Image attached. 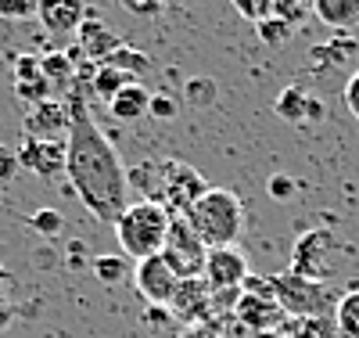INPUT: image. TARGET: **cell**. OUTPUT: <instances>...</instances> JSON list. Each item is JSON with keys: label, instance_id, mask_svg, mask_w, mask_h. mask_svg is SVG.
<instances>
[{"label": "cell", "instance_id": "cell-19", "mask_svg": "<svg viewBox=\"0 0 359 338\" xmlns=\"http://www.w3.org/2000/svg\"><path fill=\"white\" fill-rule=\"evenodd\" d=\"M331 324H334L338 338H359V288H352L338 299Z\"/></svg>", "mask_w": 359, "mask_h": 338}, {"label": "cell", "instance_id": "cell-24", "mask_svg": "<svg viewBox=\"0 0 359 338\" xmlns=\"http://www.w3.org/2000/svg\"><path fill=\"white\" fill-rule=\"evenodd\" d=\"M126 83H133V76H126V72H118V69H111V65H97L94 69V76H90V90L94 94H101L104 98V105L123 90Z\"/></svg>", "mask_w": 359, "mask_h": 338}, {"label": "cell", "instance_id": "cell-44", "mask_svg": "<svg viewBox=\"0 0 359 338\" xmlns=\"http://www.w3.org/2000/svg\"><path fill=\"white\" fill-rule=\"evenodd\" d=\"M4 278H8V273H4V266H0V281H4Z\"/></svg>", "mask_w": 359, "mask_h": 338}, {"label": "cell", "instance_id": "cell-41", "mask_svg": "<svg viewBox=\"0 0 359 338\" xmlns=\"http://www.w3.org/2000/svg\"><path fill=\"white\" fill-rule=\"evenodd\" d=\"M306 119H309V122H323V119H327V105H323L320 98H309V105H306Z\"/></svg>", "mask_w": 359, "mask_h": 338}, {"label": "cell", "instance_id": "cell-32", "mask_svg": "<svg viewBox=\"0 0 359 338\" xmlns=\"http://www.w3.org/2000/svg\"><path fill=\"white\" fill-rule=\"evenodd\" d=\"M266 191H269V198H291L294 195V180L287 176V173H273V176H269L266 180Z\"/></svg>", "mask_w": 359, "mask_h": 338}, {"label": "cell", "instance_id": "cell-39", "mask_svg": "<svg viewBox=\"0 0 359 338\" xmlns=\"http://www.w3.org/2000/svg\"><path fill=\"white\" fill-rule=\"evenodd\" d=\"M345 108L352 112V119L359 122V69L348 76V83H345Z\"/></svg>", "mask_w": 359, "mask_h": 338}, {"label": "cell", "instance_id": "cell-33", "mask_svg": "<svg viewBox=\"0 0 359 338\" xmlns=\"http://www.w3.org/2000/svg\"><path fill=\"white\" fill-rule=\"evenodd\" d=\"M130 15H137V18H155L158 11H162V0H118Z\"/></svg>", "mask_w": 359, "mask_h": 338}, {"label": "cell", "instance_id": "cell-8", "mask_svg": "<svg viewBox=\"0 0 359 338\" xmlns=\"http://www.w3.org/2000/svg\"><path fill=\"white\" fill-rule=\"evenodd\" d=\"M248 273V256L233 245V249H208L201 281L208 285V292H241Z\"/></svg>", "mask_w": 359, "mask_h": 338}, {"label": "cell", "instance_id": "cell-43", "mask_svg": "<svg viewBox=\"0 0 359 338\" xmlns=\"http://www.w3.org/2000/svg\"><path fill=\"white\" fill-rule=\"evenodd\" d=\"M255 338H291L287 331H266V334H255Z\"/></svg>", "mask_w": 359, "mask_h": 338}, {"label": "cell", "instance_id": "cell-9", "mask_svg": "<svg viewBox=\"0 0 359 338\" xmlns=\"http://www.w3.org/2000/svg\"><path fill=\"white\" fill-rule=\"evenodd\" d=\"M133 285L147 306H169L180 288V278L169 270V263L162 256H151V259L133 263Z\"/></svg>", "mask_w": 359, "mask_h": 338}, {"label": "cell", "instance_id": "cell-38", "mask_svg": "<svg viewBox=\"0 0 359 338\" xmlns=\"http://www.w3.org/2000/svg\"><path fill=\"white\" fill-rule=\"evenodd\" d=\"M147 327H155V331H169V327H172V313H169V306H147Z\"/></svg>", "mask_w": 359, "mask_h": 338}, {"label": "cell", "instance_id": "cell-37", "mask_svg": "<svg viewBox=\"0 0 359 338\" xmlns=\"http://www.w3.org/2000/svg\"><path fill=\"white\" fill-rule=\"evenodd\" d=\"M245 295H259V299H273V285H269V278H255V273H248L245 285H241Z\"/></svg>", "mask_w": 359, "mask_h": 338}, {"label": "cell", "instance_id": "cell-2", "mask_svg": "<svg viewBox=\"0 0 359 338\" xmlns=\"http://www.w3.org/2000/svg\"><path fill=\"white\" fill-rule=\"evenodd\" d=\"M184 220L194 227V234L208 249H233L237 238L245 234V205L226 188H208L184 212Z\"/></svg>", "mask_w": 359, "mask_h": 338}, {"label": "cell", "instance_id": "cell-27", "mask_svg": "<svg viewBox=\"0 0 359 338\" xmlns=\"http://www.w3.org/2000/svg\"><path fill=\"white\" fill-rule=\"evenodd\" d=\"M29 227H33L36 234H43V238H57V234L65 230V216L57 209L43 205V209H36L33 216H29Z\"/></svg>", "mask_w": 359, "mask_h": 338}, {"label": "cell", "instance_id": "cell-26", "mask_svg": "<svg viewBox=\"0 0 359 338\" xmlns=\"http://www.w3.org/2000/svg\"><path fill=\"white\" fill-rule=\"evenodd\" d=\"M255 29H259V40L266 44V47H280V44H287L291 40V22L287 18H262V22H255Z\"/></svg>", "mask_w": 359, "mask_h": 338}, {"label": "cell", "instance_id": "cell-20", "mask_svg": "<svg viewBox=\"0 0 359 338\" xmlns=\"http://www.w3.org/2000/svg\"><path fill=\"white\" fill-rule=\"evenodd\" d=\"M306 105H309V94H306L298 83H291V86H284L280 94H277L273 112H277L284 122H306Z\"/></svg>", "mask_w": 359, "mask_h": 338}, {"label": "cell", "instance_id": "cell-35", "mask_svg": "<svg viewBox=\"0 0 359 338\" xmlns=\"http://www.w3.org/2000/svg\"><path fill=\"white\" fill-rule=\"evenodd\" d=\"M15 173H18V159H15V151L0 144V188H4V183H11V180H15Z\"/></svg>", "mask_w": 359, "mask_h": 338}, {"label": "cell", "instance_id": "cell-10", "mask_svg": "<svg viewBox=\"0 0 359 338\" xmlns=\"http://www.w3.org/2000/svg\"><path fill=\"white\" fill-rule=\"evenodd\" d=\"M18 169H29L40 180H54L65 176V141H33L22 137V144L15 148Z\"/></svg>", "mask_w": 359, "mask_h": 338}, {"label": "cell", "instance_id": "cell-30", "mask_svg": "<svg viewBox=\"0 0 359 338\" xmlns=\"http://www.w3.org/2000/svg\"><path fill=\"white\" fill-rule=\"evenodd\" d=\"M36 8H40V0H0V18L22 22V18H33Z\"/></svg>", "mask_w": 359, "mask_h": 338}, {"label": "cell", "instance_id": "cell-16", "mask_svg": "<svg viewBox=\"0 0 359 338\" xmlns=\"http://www.w3.org/2000/svg\"><path fill=\"white\" fill-rule=\"evenodd\" d=\"M147 105H151V90H147L140 79H133L108 101V112H111L115 122H137V119L147 115Z\"/></svg>", "mask_w": 359, "mask_h": 338}, {"label": "cell", "instance_id": "cell-23", "mask_svg": "<svg viewBox=\"0 0 359 338\" xmlns=\"http://www.w3.org/2000/svg\"><path fill=\"white\" fill-rule=\"evenodd\" d=\"M184 98H187L191 108H201L205 112V108H212L219 101V83L208 79V76H191L184 83Z\"/></svg>", "mask_w": 359, "mask_h": 338}, {"label": "cell", "instance_id": "cell-17", "mask_svg": "<svg viewBox=\"0 0 359 338\" xmlns=\"http://www.w3.org/2000/svg\"><path fill=\"white\" fill-rule=\"evenodd\" d=\"M126 183L130 191H137V198L144 202H162V162L144 159L133 169H126Z\"/></svg>", "mask_w": 359, "mask_h": 338}, {"label": "cell", "instance_id": "cell-15", "mask_svg": "<svg viewBox=\"0 0 359 338\" xmlns=\"http://www.w3.org/2000/svg\"><path fill=\"white\" fill-rule=\"evenodd\" d=\"M76 37H79V54L90 58L94 65H101L108 54H115L118 47H123V37H118L115 29H108L104 22H97V18H86Z\"/></svg>", "mask_w": 359, "mask_h": 338}, {"label": "cell", "instance_id": "cell-40", "mask_svg": "<svg viewBox=\"0 0 359 338\" xmlns=\"http://www.w3.org/2000/svg\"><path fill=\"white\" fill-rule=\"evenodd\" d=\"M65 259H69V270H83V266H90L86 245H83V241H72V245H69V252H65Z\"/></svg>", "mask_w": 359, "mask_h": 338}, {"label": "cell", "instance_id": "cell-34", "mask_svg": "<svg viewBox=\"0 0 359 338\" xmlns=\"http://www.w3.org/2000/svg\"><path fill=\"white\" fill-rule=\"evenodd\" d=\"M269 4L273 0H237V11L252 22H262V18H269Z\"/></svg>", "mask_w": 359, "mask_h": 338}, {"label": "cell", "instance_id": "cell-5", "mask_svg": "<svg viewBox=\"0 0 359 338\" xmlns=\"http://www.w3.org/2000/svg\"><path fill=\"white\" fill-rule=\"evenodd\" d=\"M205 256H208V245L194 234V227L184 216H172L169 220V234L162 245V259L169 263V270L176 273L180 281L187 278H201L205 270Z\"/></svg>", "mask_w": 359, "mask_h": 338}, {"label": "cell", "instance_id": "cell-3", "mask_svg": "<svg viewBox=\"0 0 359 338\" xmlns=\"http://www.w3.org/2000/svg\"><path fill=\"white\" fill-rule=\"evenodd\" d=\"M169 220L172 212L162 202H144V198H130V205L123 209V216L115 220V238L118 249L130 263L162 256V245L169 234Z\"/></svg>", "mask_w": 359, "mask_h": 338}, {"label": "cell", "instance_id": "cell-31", "mask_svg": "<svg viewBox=\"0 0 359 338\" xmlns=\"http://www.w3.org/2000/svg\"><path fill=\"white\" fill-rule=\"evenodd\" d=\"M29 79H43L40 58H33V54H18V58H15V83H29Z\"/></svg>", "mask_w": 359, "mask_h": 338}, {"label": "cell", "instance_id": "cell-6", "mask_svg": "<svg viewBox=\"0 0 359 338\" xmlns=\"http://www.w3.org/2000/svg\"><path fill=\"white\" fill-rule=\"evenodd\" d=\"M205 191H208V183L194 166L180 162V159H162V205L172 216H184Z\"/></svg>", "mask_w": 359, "mask_h": 338}, {"label": "cell", "instance_id": "cell-42", "mask_svg": "<svg viewBox=\"0 0 359 338\" xmlns=\"http://www.w3.org/2000/svg\"><path fill=\"white\" fill-rule=\"evenodd\" d=\"M11 320H15V306L4 299V292H0V331L11 327Z\"/></svg>", "mask_w": 359, "mask_h": 338}, {"label": "cell", "instance_id": "cell-18", "mask_svg": "<svg viewBox=\"0 0 359 338\" xmlns=\"http://www.w3.org/2000/svg\"><path fill=\"white\" fill-rule=\"evenodd\" d=\"M313 11L331 29H352L359 22V0H313Z\"/></svg>", "mask_w": 359, "mask_h": 338}, {"label": "cell", "instance_id": "cell-12", "mask_svg": "<svg viewBox=\"0 0 359 338\" xmlns=\"http://www.w3.org/2000/svg\"><path fill=\"white\" fill-rule=\"evenodd\" d=\"M22 130L33 141H65L69 137V105L54 101V98L33 105L22 119Z\"/></svg>", "mask_w": 359, "mask_h": 338}, {"label": "cell", "instance_id": "cell-14", "mask_svg": "<svg viewBox=\"0 0 359 338\" xmlns=\"http://www.w3.org/2000/svg\"><path fill=\"white\" fill-rule=\"evenodd\" d=\"M36 18L50 37H69L79 33V25L86 22V4L83 0H40Z\"/></svg>", "mask_w": 359, "mask_h": 338}, {"label": "cell", "instance_id": "cell-21", "mask_svg": "<svg viewBox=\"0 0 359 338\" xmlns=\"http://www.w3.org/2000/svg\"><path fill=\"white\" fill-rule=\"evenodd\" d=\"M90 270H94V278L104 288H118L130 278V259L126 256H94L90 259Z\"/></svg>", "mask_w": 359, "mask_h": 338}, {"label": "cell", "instance_id": "cell-4", "mask_svg": "<svg viewBox=\"0 0 359 338\" xmlns=\"http://www.w3.org/2000/svg\"><path fill=\"white\" fill-rule=\"evenodd\" d=\"M273 285V299L277 306L291 317V320H331L334 317V292L327 288V281H313V278H298V273L284 270L277 278H269Z\"/></svg>", "mask_w": 359, "mask_h": 338}, {"label": "cell", "instance_id": "cell-22", "mask_svg": "<svg viewBox=\"0 0 359 338\" xmlns=\"http://www.w3.org/2000/svg\"><path fill=\"white\" fill-rule=\"evenodd\" d=\"M101 65H111V69H118V72H126V76H133V79H140L144 72H151V58H147L144 51H133V47H118L115 54H108Z\"/></svg>", "mask_w": 359, "mask_h": 338}, {"label": "cell", "instance_id": "cell-7", "mask_svg": "<svg viewBox=\"0 0 359 338\" xmlns=\"http://www.w3.org/2000/svg\"><path fill=\"white\" fill-rule=\"evenodd\" d=\"M334 249L338 241L331 230H306L298 234L294 249H291V273L298 278H313V281H327V273H331V259H334Z\"/></svg>", "mask_w": 359, "mask_h": 338}, {"label": "cell", "instance_id": "cell-28", "mask_svg": "<svg viewBox=\"0 0 359 338\" xmlns=\"http://www.w3.org/2000/svg\"><path fill=\"white\" fill-rule=\"evenodd\" d=\"M284 331H287L291 338H338L331 320H313V317H306V320H287Z\"/></svg>", "mask_w": 359, "mask_h": 338}, {"label": "cell", "instance_id": "cell-1", "mask_svg": "<svg viewBox=\"0 0 359 338\" xmlns=\"http://www.w3.org/2000/svg\"><path fill=\"white\" fill-rule=\"evenodd\" d=\"M69 137H65V176L72 195L86 205V212L101 223H115L130 205L126 166L118 162L111 141L90 115L83 86L69 94Z\"/></svg>", "mask_w": 359, "mask_h": 338}, {"label": "cell", "instance_id": "cell-13", "mask_svg": "<svg viewBox=\"0 0 359 338\" xmlns=\"http://www.w3.org/2000/svg\"><path fill=\"white\" fill-rule=\"evenodd\" d=\"M208 310H212V292L201 278H187L180 281L172 302H169V313L172 320H184V324H198V320H208Z\"/></svg>", "mask_w": 359, "mask_h": 338}, {"label": "cell", "instance_id": "cell-25", "mask_svg": "<svg viewBox=\"0 0 359 338\" xmlns=\"http://www.w3.org/2000/svg\"><path fill=\"white\" fill-rule=\"evenodd\" d=\"M40 69H43V79H47L50 86H65V83L76 76L72 61H69V54H62V51H54V54L40 58Z\"/></svg>", "mask_w": 359, "mask_h": 338}, {"label": "cell", "instance_id": "cell-36", "mask_svg": "<svg viewBox=\"0 0 359 338\" xmlns=\"http://www.w3.org/2000/svg\"><path fill=\"white\" fill-rule=\"evenodd\" d=\"M176 338H219V327L212 320H198V324H184Z\"/></svg>", "mask_w": 359, "mask_h": 338}, {"label": "cell", "instance_id": "cell-29", "mask_svg": "<svg viewBox=\"0 0 359 338\" xmlns=\"http://www.w3.org/2000/svg\"><path fill=\"white\" fill-rule=\"evenodd\" d=\"M147 115L158 119V122H172L180 115V105L172 94H151V105H147Z\"/></svg>", "mask_w": 359, "mask_h": 338}, {"label": "cell", "instance_id": "cell-11", "mask_svg": "<svg viewBox=\"0 0 359 338\" xmlns=\"http://www.w3.org/2000/svg\"><path fill=\"white\" fill-rule=\"evenodd\" d=\"M233 320L252 334H266V331H284L287 327V313L277 306V299H259V295H245L233 306Z\"/></svg>", "mask_w": 359, "mask_h": 338}]
</instances>
